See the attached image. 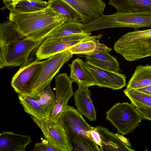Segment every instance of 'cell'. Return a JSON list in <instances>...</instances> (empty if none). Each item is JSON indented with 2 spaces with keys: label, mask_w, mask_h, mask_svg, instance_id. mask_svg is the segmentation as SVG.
Returning a JSON list of instances; mask_svg holds the SVG:
<instances>
[{
  "label": "cell",
  "mask_w": 151,
  "mask_h": 151,
  "mask_svg": "<svg viewBox=\"0 0 151 151\" xmlns=\"http://www.w3.org/2000/svg\"><path fill=\"white\" fill-rule=\"evenodd\" d=\"M43 41H36L22 33L10 20L0 24V68H22L32 62Z\"/></svg>",
  "instance_id": "obj_1"
},
{
  "label": "cell",
  "mask_w": 151,
  "mask_h": 151,
  "mask_svg": "<svg viewBox=\"0 0 151 151\" xmlns=\"http://www.w3.org/2000/svg\"><path fill=\"white\" fill-rule=\"evenodd\" d=\"M9 20L29 39L43 41L66 22L65 18L49 6L36 12L23 13L11 11Z\"/></svg>",
  "instance_id": "obj_2"
},
{
  "label": "cell",
  "mask_w": 151,
  "mask_h": 151,
  "mask_svg": "<svg viewBox=\"0 0 151 151\" xmlns=\"http://www.w3.org/2000/svg\"><path fill=\"white\" fill-rule=\"evenodd\" d=\"M114 48L129 61L151 56V29H135L125 34L115 42Z\"/></svg>",
  "instance_id": "obj_3"
},
{
  "label": "cell",
  "mask_w": 151,
  "mask_h": 151,
  "mask_svg": "<svg viewBox=\"0 0 151 151\" xmlns=\"http://www.w3.org/2000/svg\"><path fill=\"white\" fill-rule=\"evenodd\" d=\"M88 27L91 32L114 27H129L135 29L151 27V10L126 13L117 12L110 15L103 14L89 23Z\"/></svg>",
  "instance_id": "obj_4"
},
{
  "label": "cell",
  "mask_w": 151,
  "mask_h": 151,
  "mask_svg": "<svg viewBox=\"0 0 151 151\" xmlns=\"http://www.w3.org/2000/svg\"><path fill=\"white\" fill-rule=\"evenodd\" d=\"M106 114V119L123 135L132 132L144 119L136 107L128 102L116 104Z\"/></svg>",
  "instance_id": "obj_5"
},
{
  "label": "cell",
  "mask_w": 151,
  "mask_h": 151,
  "mask_svg": "<svg viewBox=\"0 0 151 151\" xmlns=\"http://www.w3.org/2000/svg\"><path fill=\"white\" fill-rule=\"evenodd\" d=\"M91 32L73 34L58 38L47 37L41 42L35 53L37 60H41L63 52L94 36Z\"/></svg>",
  "instance_id": "obj_6"
},
{
  "label": "cell",
  "mask_w": 151,
  "mask_h": 151,
  "mask_svg": "<svg viewBox=\"0 0 151 151\" xmlns=\"http://www.w3.org/2000/svg\"><path fill=\"white\" fill-rule=\"evenodd\" d=\"M31 117L40 129L45 139L58 151H72V147L59 119L53 121L50 117L43 120Z\"/></svg>",
  "instance_id": "obj_7"
},
{
  "label": "cell",
  "mask_w": 151,
  "mask_h": 151,
  "mask_svg": "<svg viewBox=\"0 0 151 151\" xmlns=\"http://www.w3.org/2000/svg\"><path fill=\"white\" fill-rule=\"evenodd\" d=\"M46 61L37 60L20 68L14 75L11 84L18 95H32L34 86Z\"/></svg>",
  "instance_id": "obj_8"
},
{
  "label": "cell",
  "mask_w": 151,
  "mask_h": 151,
  "mask_svg": "<svg viewBox=\"0 0 151 151\" xmlns=\"http://www.w3.org/2000/svg\"><path fill=\"white\" fill-rule=\"evenodd\" d=\"M73 56L65 50L54 55L47 60L37 81L34 85L32 95L38 96L43 91L63 65Z\"/></svg>",
  "instance_id": "obj_9"
},
{
  "label": "cell",
  "mask_w": 151,
  "mask_h": 151,
  "mask_svg": "<svg viewBox=\"0 0 151 151\" xmlns=\"http://www.w3.org/2000/svg\"><path fill=\"white\" fill-rule=\"evenodd\" d=\"M56 100L49 117L56 121L68 106V103L73 95V82L67 73H60L55 78Z\"/></svg>",
  "instance_id": "obj_10"
},
{
  "label": "cell",
  "mask_w": 151,
  "mask_h": 151,
  "mask_svg": "<svg viewBox=\"0 0 151 151\" xmlns=\"http://www.w3.org/2000/svg\"><path fill=\"white\" fill-rule=\"evenodd\" d=\"M66 3L79 14L80 22L84 24L91 23L103 14L105 3L102 0H61Z\"/></svg>",
  "instance_id": "obj_11"
},
{
  "label": "cell",
  "mask_w": 151,
  "mask_h": 151,
  "mask_svg": "<svg viewBox=\"0 0 151 151\" xmlns=\"http://www.w3.org/2000/svg\"><path fill=\"white\" fill-rule=\"evenodd\" d=\"M83 63L93 77L96 86L114 90L126 86V78L124 74L100 68L87 61H84Z\"/></svg>",
  "instance_id": "obj_12"
},
{
  "label": "cell",
  "mask_w": 151,
  "mask_h": 151,
  "mask_svg": "<svg viewBox=\"0 0 151 151\" xmlns=\"http://www.w3.org/2000/svg\"><path fill=\"white\" fill-rule=\"evenodd\" d=\"M59 119L65 129L72 130L93 140L90 132L94 127L87 123L77 109L68 105Z\"/></svg>",
  "instance_id": "obj_13"
},
{
  "label": "cell",
  "mask_w": 151,
  "mask_h": 151,
  "mask_svg": "<svg viewBox=\"0 0 151 151\" xmlns=\"http://www.w3.org/2000/svg\"><path fill=\"white\" fill-rule=\"evenodd\" d=\"M73 94L75 105L78 110L90 121L96 119V111L91 100L88 87L78 86Z\"/></svg>",
  "instance_id": "obj_14"
},
{
  "label": "cell",
  "mask_w": 151,
  "mask_h": 151,
  "mask_svg": "<svg viewBox=\"0 0 151 151\" xmlns=\"http://www.w3.org/2000/svg\"><path fill=\"white\" fill-rule=\"evenodd\" d=\"M32 142L29 135L17 134L4 131L0 134V151H25Z\"/></svg>",
  "instance_id": "obj_15"
},
{
  "label": "cell",
  "mask_w": 151,
  "mask_h": 151,
  "mask_svg": "<svg viewBox=\"0 0 151 151\" xmlns=\"http://www.w3.org/2000/svg\"><path fill=\"white\" fill-rule=\"evenodd\" d=\"M83 61L79 58L73 60L70 65V77L78 86L89 87L96 85L95 80L91 73L84 65Z\"/></svg>",
  "instance_id": "obj_16"
},
{
  "label": "cell",
  "mask_w": 151,
  "mask_h": 151,
  "mask_svg": "<svg viewBox=\"0 0 151 151\" xmlns=\"http://www.w3.org/2000/svg\"><path fill=\"white\" fill-rule=\"evenodd\" d=\"M103 36L102 34L94 36L79 43L69 48L67 50L72 54L91 55L96 53L109 52L112 49L99 40Z\"/></svg>",
  "instance_id": "obj_17"
},
{
  "label": "cell",
  "mask_w": 151,
  "mask_h": 151,
  "mask_svg": "<svg viewBox=\"0 0 151 151\" xmlns=\"http://www.w3.org/2000/svg\"><path fill=\"white\" fill-rule=\"evenodd\" d=\"M101 139V151H134L114 133L100 126L96 127Z\"/></svg>",
  "instance_id": "obj_18"
},
{
  "label": "cell",
  "mask_w": 151,
  "mask_h": 151,
  "mask_svg": "<svg viewBox=\"0 0 151 151\" xmlns=\"http://www.w3.org/2000/svg\"><path fill=\"white\" fill-rule=\"evenodd\" d=\"M117 12L126 13L151 10V0H109Z\"/></svg>",
  "instance_id": "obj_19"
},
{
  "label": "cell",
  "mask_w": 151,
  "mask_h": 151,
  "mask_svg": "<svg viewBox=\"0 0 151 151\" xmlns=\"http://www.w3.org/2000/svg\"><path fill=\"white\" fill-rule=\"evenodd\" d=\"M18 97L20 104L27 114L39 119L45 120L49 117V113L37 103L39 96L31 94H19Z\"/></svg>",
  "instance_id": "obj_20"
},
{
  "label": "cell",
  "mask_w": 151,
  "mask_h": 151,
  "mask_svg": "<svg viewBox=\"0 0 151 151\" xmlns=\"http://www.w3.org/2000/svg\"><path fill=\"white\" fill-rule=\"evenodd\" d=\"M151 85V65L137 66L126 88L137 89Z\"/></svg>",
  "instance_id": "obj_21"
},
{
  "label": "cell",
  "mask_w": 151,
  "mask_h": 151,
  "mask_svg": "<svg viewBox=\"0 0 151 151\" xmlns=\"http://www.w3.org/2000/svg\"><path fill=\"white\" fill-rule=\"evenodd\" d=\"M73 151H100V148L92 140L70 129H65Z\"/></svg>",
  "instance_id": "obj_22"
},
{
  "label": "cell",
  "mask_w": 151,
  "mask_h": 151,
  "mask_svg": "<svg viewBox=\"0 0 151 151\" xmlns=\"http://www.w3.org/2000/svg\"><path fill=\"white\" fill-rule=\"evenodd\" d=\"M48 6L47 2L42 0H19L11 3L4 9H8L10 11L28 13L40 11Z\"/></svg>",
  "instance_id": "obj_23"
},
{
  "label": "cell",
  "mask_w": 151,
  "mask_h": 151,
  "mask_svg": "<svg viewBox=\"0 0 151 151\" xmlns=\"http://www.w3.org/2000/svg\"><path fill=\"white\" fill-rule=\"evenodd\" d=\"M48 6L64 17L66 22H80L78 13L69 4L61 0H48Z\"/></svg>",
  "instance_id": "obj_24"
},
{
  "label": "cell",
  "mask_w": 151,
  "mask_h": 151,
  "mask_svg": "<svg viewBox=\"0 0 151 151\" xmlns=\"http://www.w3.org/2000/svg\"><path fill=\"white\" fill-rule=\"evenodd\" d=\"M83 24L79 22H66L55 30L47 37L58 38L83 33Z\"/></svg>",
  "instance_id": "obj_25"
},
{
  "label": "cell",
  "mask_w": 151,
  "mask_h": 151,
  "mask_svg": "<svg viewBox=\"0 0 151 151\" xmlns=\"http://www.w3.org/2000/svg\"><path fill=\"white\" fill-rule=\"evenodd\" d=\"M123 92L130 100L131 104L136 107L151 108V96L134 89L126 88Z\"/></svg>",
  "instance_id": "obj_26"
},
{
  "label": "cell",
  "mask_w": 151,
  "mask_h": 151,
  "mask_svg": "<svg viewBox=\"0 0 151 151\" xmlns=\"http://www.w3.org/2000/svg\"><path fill=\"white\" fill-rule=\"evenodd\" d=\"M37 102L39 105L50 114L56 100V95L51 89L50 85L46 87L43 92L38 95Z\"/></svg>",
  "instance_id": "obj_27"
},
{
  "label": "cell",
  "mask_w": 151,
  "mask_h": 151,
  "mask_svg": "<svg viewBox=\"0 0 151 151\" xmlns=\"http://www.w3.org/2000/svg\"><path fill=\"white\" fill-rule=\"evenodd\" d=\"M86 61L100 68L113 72L119 73V63L99 60L85 56Z\"/></svg>",
  "instance_id": "obj_28"
},
{
  "label": "cell",
  "mask_w": 151,
  "mask_h": 151,
  "mask_svg": "<svg viewBox=\"0 0 151 151\" xmlns=\"http://www.w3.org/2000/svg\"><path fill=\"white\" fill-rule=\"evenodd\" d=\"M88 58L113 63H118L116 58L110 55L108 52H99L92 55H86Z\"/></svg>",
  "instance_id": "obj_29"
},
{
  "label": "cell",
  "mask_w": 151,
  "mask_h": 151,
  "mask_svg": "<svg viewBox=\"0 0 151 151\" xmlns=\"http://www.w3.org/2000/svg\"><path fill=\"white\" fill-rule=\"evenodd\" d=\"M32 151H58L45 139L40 142L35 144Z\"/></svg>",
  "instance_id": "obj_30"
},
{
  "label": "cell",
  "mask_w": 151,
  "mask_h": 151,
  "mask_svg": "<svg viewBox=\"0 0 151 151\" xmlns=\"http://www.w3.org/2000/svg\"><path fill=\"white\" fill-rule=\"evenodd\" d=\"M136 109L144 119L151 121V108L147 107H136Z\"/></svg>",
  "instance_id": "obj_31"
},
{
  "label": "cell",
  "mask_w": 151,
  "mask_h": 151,
  "mask_svg": "<svg viewBox=\"0 0 151 151\" xmlns=\"http://www.w3.org/2000/svg\"><path fill=\"white\" fill-rule=\"evenodd\" d=\"M90 134L93 141L100 147L101 146V139L99 132L96 127H94L90 132Z\"/></svg>",
  "instance_id": "obj_32"
},
{
  "label": "cell",
  "mask_w": 151,
  "mask_h": 151,
  "mask_svg": "<svg viewBox=\"0 0 151 151\" xmlns=\"http://www.w3.org/2000/svg\"><path fill=\"white\" fill-rule=\"evenodd\" d=\"M136 90L143 93L151 96V85Z\"/></svg>",
  "instance_id": "obj_33"
},
{
  "label": "cell",
  "mask_w": 151,
  "mask_h": 151,
  "mask_svg": "<svg viewBox=\"0 0 151 151\" xmlns=\"http://www.w3.org/2000/svg\"><path fill=\"white\" fill-rule=\"evenodd\" d=\"M121 140L128 146L131 147V145L128 139L119 134H116Z\"/></svg>",
  "instance_id": "obj_34"
},
{
  "label": "cell",
  "mask_w": 151,
  "mask_h": 151,
  "mask_svg": "<svg viewBox=\"0 0 151 151\" xmlns=\"http://www.w3.org/2000/svg\"><path fill=\"white\" fill-rule=\"evenodd\" d=\"M18 0H3L5 5L4 7L3 8H4V9L5 7H6L11 3L14 1H18Z\"/></svg>",
  "instance_id": "obj_35"
},
{
  "label": "cell",
  "mask_w": 151,
  "mask_h": 151,
  "mask_svg": "<svg viewBox=\"0 0 151 151\" xmlns=\"http://www.w3.org/2000/svg\"><path fill=\"white\" fill-rule=\"evenodd\" d=\"M43 0V1L44 0Z\"/></svg>",
  "instance_id": "obj_36"
}]
</instances>
